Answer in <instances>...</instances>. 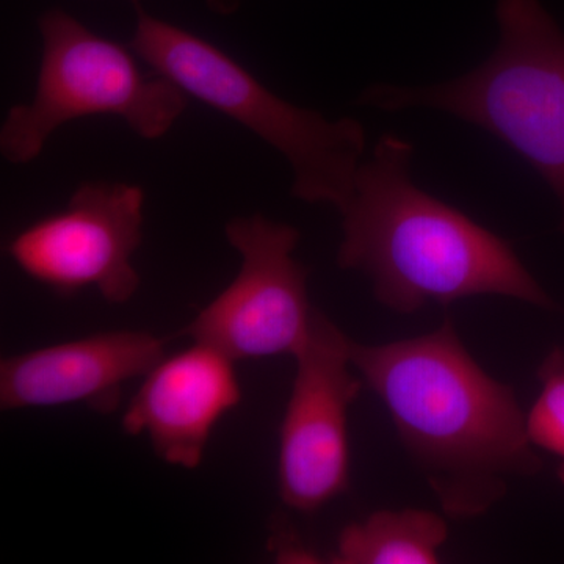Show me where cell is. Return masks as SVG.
Returning <instances> with one entry per match:
<instances>
[{
	"mask_svg": "<svg viewBox=\"0 0 564 564\" xmlns=\"http://www.w3.org/2000/svg\"><path fill=\"white\" fill-rule=\"evenodd\" d=\"M143 206L139 185L84 182L65 209L18 232L7 254L57 295L95 289L106 302L128 303L140 288L132 259L143 242Z\"/></svg>",
	"mask_w": 564,
	"mask_h": 564,
	"instance_id": "cell-7",
	"label": "cell"
},
{
	"mask_svg": "<svg viewBox=\"0 0 564 564\" xmlns=\"http://www.w3.org/2000/svg\"><path fill=\"white\" fill-rule=\"evenodd\" d=\"M350 337L315 307L310 336L295 358V378L280 430L282 502L315 513L348 491V413L364 381L350 359Z\"/></svg>",
	"mask_w": 564,
	"mask_h": 564,
	"instance_id": "cell-8",
	"label": "cell"
},
{
	"mask_svg": "<svg viewBox=\"0 0 564 564\" xmlns=\"http://www.w3.org/2000/svg\"><path fill=\"white\" fill-rule=\"evenodd\" d=\"M225 234L242 265L182 334L236 362L295 355L315 313L307 292L310 270L293 258L299 229L254 214L232 218Z\"/></svg>",
	"mask_w": 564,
	"mask_h": 564,
	"instance_id": "cell-6",
	"label": "cell"
},
{
	"mask_svg": "<svg viewBox=\"0 0 564 564\" xmlns=\"http://www.w3.org/2000/svg\"><path fill=\"white\" fill-rule=\"evenodd\" d=\"M350 359L448 518H481L543 467L514 389L478 366L452 318L397 343L351 339Z\"/></svg>",
	"mask_w": 564,
	"mask_h": 564,
	"instance_id": "cell-1",
	"label": "cell"
},
{
	"mask_svg": "<svg viewBox=\"0 0 564 564\" xmlns=\"http://www.w3.org/2000/svg\"><path fill=\"white\" fill-rule=\"evenodd\" d=\"M243 2L245 0H206V6L218 17H232L240 10Z\"/></svg>",
	"mask_w": 564,
	"mask_h": 564,
	"instance_id": "cell-13",
	"label": "cell"
},
{
	"mask_svg": "<svg viewBox=\"0 0 564 564\" xmlns=\"http://www.w3.org/2000/svg\"><path fill=\"white\" fill-rule=\"evenodd\" d=\"M41 62L35 93L11 107L0 128V152L13 165H28L66 122L117 117L144 140L172 131L187 109L188 96L151 68L131 44L90 31L62 9L39 20Z\"/></svg>",
	"mask_w": 564,
	"mask_h": 564,
	"instance_id": "cell-5",
	"label": "cell"
},
{
	"mask_svg": "<svg viewBox=\"0 0 564 564\" xmlns=\"http://www.w3.org/2000/svg\"><path fill=\"white\" fill-rule=\"evenodd\" d=\"M448 538L443 516L419 508L375 511L345 527L326 562L333 564H433Z\"/></svg>",
	"mask_w": 564,
	"mask_h": 564,
	"instance_id": "cell-11",
	"label": "cell"
},
{
	"mask_svg": "<svg viewBox=\"0 0 564 564\" xmlns=\"http://www.w3.org/2000/svg\"><path fill=\"white\" fill-rule=\"evenodd\" d=\"M413 147L386 133L362 161L339 207L337 265L361 272L375 299L397 314L497 295L555 310L511 243L411 180Z\"/></svg>",
	"mask_w": 564,
	"mask_h": 564,
	"instance_id": "cell-2",
	"label": "cell"
},
{
	"mask_svg": "<svg viewBox=\"0 0 564 564\" xmlns=\"http://www.w3.org/2000/svg\"><path fill=\"white\" fill-rule=\"evenodd\" d=\"M536 377L541 391L527 413V433L534 448L555 456L556 475L564 488V347L545 356Z\"/></svg>",
	"mask_w": 564,
	"mask_h": 564,
	"instance_id": "cell-12",
	"label": "cell"
},
{
	"mask_svg": "<svg viewBox=\"0 0 564 564\" xmlns=\"http://www.w3.org/2000/svg\"><path fill=\"white\" fill-rule=\"evenodd\" d=\"M497 21L499 46L466 76L423 88L373 85L359 102L430 107L492 133L554 191L564 234V33L540 0H499Z\"/></svg>",
	"mask_w": 564,
	"mask_h": 564,
	"instance_id": "cell-3",
	"label": "cell"
},
{
	"mask_svg": "<svg viewBox=\"0 0 564 564\" xmlns=\"http://www.w3.org/2000/svg\"><path fill=\"white\" fill-rule=\"evenodd\" d=\"M234 364L225 352L199 343L162 358L126 408L122 430L147 436L154 454L170 466L196 469L215 426L242 402Z\"/></svg>",
	"mask_w": 564,
	"mask_h": 564,
	"instance_id": "cell-10",
	"label": "cell"
},
{
	"mask_svg": "<svg viewBox=\"0 0 564 564\" xmlns=\"http://www.w3.org/2000/svg\"><path fill=\"white\" fill-rule=\"evenodd\" d=\"M165 339L148 332H107L3 358V411L84 403L98 413L118 410L122 389L165 355Z\"/></svg>",
	"mask_w": 564,
	"mask_h": 564,
	"instance_id": "cell-9",
	"label": "cell"
},
{
	"mask_svg": "<svg viewBox=\"0 0 564 564\" xmlns=\"http://www.w3.org/2000/svg\"><path fill=\"white\" fill-rule=\"evenodd\" d=\"M131 2H132V6H133V9H135V7L140 6V0H131Z\"/></svg>",
	"mask_w": 564,
	"mask_h": 564,
	"instance_id": "cell-14",
	"label": "cell"
},
{
	"mask_svg": "<svg viewBox=\"0 0 564 564\" xmlns=\"http://www.w3.org/2000/svg\"><path fill=\"white\" fill-rule=\"evenodd\" d=\"M135 13L131 47L148 68L280 152L291 165L295 198L343 206L366 151L361 122L332 121L285 101L210 41L152 17L141 6Z\"/></svg>",
	"mask_w": 564,
	"mask_h": 564,
	"instance_id": "cell-4",
	"label": "cell"
}]
</instances>
